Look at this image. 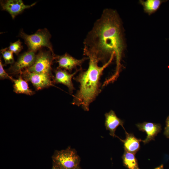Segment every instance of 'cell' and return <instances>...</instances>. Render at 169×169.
Instances as JSON below:
<instances>
[{"instance_id":"cell-22","label":"cell","mask_w":169,"mask_h":169,"mask_svg":"<svg viewBox=\"0 0 169 169\" xmlns=\"http://www.w3.org/2000/svg\"><path fill=\"white\" fill-rule=\"evenodd\" d=\"M153 169H164L163 167V166L162 165H161V166L156 167V168H155Z\"/></svg>"},{"instance_id":"cell-16","label":"cell","mask_w":169,"mask_h":169,"mask_svg":"<svg viewBox=\"0 0 169 169\" xmlns=\"http://www.w3.org/2000/svg\"><path fill=\"white\" fill-rule=\"evenodd\" d=\"M135 154L125 150L122 157L123 162L128 169H140Z\"/></svg>"},{"instance_id":"cell-17","label":"cell","mask_w":169,"mask_h":169,"mask_svg":"<svg viewBox=\"0 0 169 169\" xmlns=\"http://www.w3.org/2000/svg\"><path fill=\"white\" fill-rule=\"evenodd\" d=\"M0 51L4 60L5 64H12L14 63L13 53L8 48L3 49L1 50Z\"/></svg>"},{"instance_id":"cell-14","label":"cell","mask_w":169,"mask_h":169,"mask_svg":"<svg viewBox=\"0 0 169 169\" xmlns=\"http://www.w3.org/2000/svg\"><path fill=\"white\" fill-rule=\"evenodd\" d=\"M20 75L18 79H13V91L17 94H23L31 95L34 94V91L29 89L28 84L25 79Z\"/></svg>"},{"instance_id":"cell-6","label":"cell","mask_w":169,"mask_h":169,"mask_svg":"<svg viewBox=\"0 0 169 169\" xmlns=\"http://www.w3.org/2000/svg\"><path fill=\"white\" fill-rule=\"evenodd\" d=\"M20 74L25 80L30 82L37 90L54 85L51 80L52 75L31 72L27 70L22 71Z\"/></svg>"},{"instance_id":"cell-13","label":"cell","mask_w":169,"mask_h":169,"mask_svg":"<svg viewBox=\"0 0 169 169\" xmlns=\"http://www.w3.org/2000/svg\"><path fill=\"white\" fill-rule=\"evenodd\" d=\"M125 139L124 140L120 139L124 143L125 150L135 154L140 149V142L142 140L136 138L132 134H129L125 131Z\"/></svg>"},{"instance_id":"cell-8","label":"cell","mask_w":169,"mask_h":169,"mask_svg":"<svg viewBox=\"0 0 169 169\" xmlns=\"http://www.w3.org/2000/svg\"><path fill=\"white\" fill-rule=\"evenodd\" d=\"M88 59V57H85L81 59H77L67 53L62 55L55 56V58L58 64L57 68L65 70L69 72L74 69H78L77 67L81 68L83 63Z\"/></svg>"},{"instance_id":"cell-19","label":"cell","mask_w":169,"mask_h":169,"mask_svg":"<svg viewBox=\"0 0 169 169\" xmlns=\"http://www.w3.org/2000/svg\"><path fill=\"white\" fill-rule=\"evenodd\" d=\"M0 78L1 79H8L12 81L13 78L6 72L3 68L1 59L0 60Z\"/></svg>"},{"instance_id":"cell-2","label":"cell","mask_w":169,"mask_h":169,"mask_svg":"<svg viewBox=\"0 0 169 169\" xmlns=\"http://www.w3.org/2000/svg\"><path fill=\"white\" fill-rule=\"evenodd\" d=\"M115 56L113 54L108 62L101 66L98 65L99 62L96 58H88L89 61L87 69L83 70L82 69L79 74L73 78L80 85L79 90L73 96V105L81 106L85 111L89 110L90 105L101 92L100 79L103 71Z\"/></svg>"},{"instance_id":"cell-15","label":"cell","mask_w":169,"mask_h":169,"mask_svg":"<svg viewBox=\"0 0 169 169\" xmlns=\"http://www.w3.org/2000/svg\"><path fill=\"white\" fill-rule=\"evenodd\" d=\"M165 1L162 0H140L139 3L143 6L144 12L150 15L157 11L161 4Z\"/></svg>"},{"instance_id":"cell-21","label":"cell","mask_w":169,"mask_h":169,"mask_svg":"<svg viewBox=\"0 0 169 169\" xmlns=\"http://www.w3.org/2000/svg\"><path fill=\"white\" fill-rule=\"evenodd\" d=\"M52 169H61L57 165L54 163Z\"/></svg>"},{"instance_id":"cell-11","label":"cell","mask_w":169,"mask_h":169,"mask_svg":"<svg viewBox=\"0 0 169 169\" xmlns=\"http://www.w3.org/2000/svg\"><path fill=\"white\" fill-rule=\"evenodd\" d=\"M136 125L140 131H144L146 134V138L142 140L144 144L154 140L156 136L161 130L160 125L151 122H145L137 124Z\"/></svg>"},{"instance_id":"cell-12","label":"cell","mask_w":169,"mask_h":169,"mask_svg":"<svg viewBox=\"0 0 169 169\" xmlns=\"http://www.w3.org/2000/svg\"><path fill=\"white\" fill-rule=\"evenodd\" d=\"M105 125L107 130L110 131V134L113 137H117L115 133L117 127L121 125L124 129L123 126V121L119 118L116 115L115 112L111 110L105 115Z\"/></svg>"},{"instance_id":"cell-9","label":"cell","mask_w":169,"mask_h":169,"mask_svg":"<svg viewBox=\"0 0 169 169\" xmlns=\"http://www.w3.org/2000/svg\"><path fill=\"white\" fill-rule=\"evenodd\" d=\"M36 3L35 2L30 5H26L21 0H7L0 1L2 9L9 13L13 19L25 9L35 5Z\"/></svg>"},{"instance_id":"cell-4","label":"cell","mask_w":169,"mask_h":169,"mask_svg":"<svg viewBox=\"0 0 169 169\" xmlns=\"http://www.w3.org/2000/svg\"><path fill=\"white\" fill-rule=\"evenodd\" d=\"M54 163L61 169H75L79 167L80 161L76 151L70 147L56 151L52 156Z\"/></svg>"},{"instance_id":"cell-5","label":"cell","mask_w":169,"mask_h":169,"mask_svg":"<svg viewBox=\"0 0 169 169\" xmlns=\"http://www.w3.org/2000/svg\"><path fill=\"white\" fill-rule=\"evenodd\" d=\"M55 58V55L51 51H41L36 55L33 64L26 70L31 72L52 75L51 65Z\"/></svg>"},{"instance_id":"cell-18","label":"cell","mask_w":169,"mask_h":169,"mask_svg":"<svg viewBox=\"0 0 169 169\" xmlns=\"http://www.w3.org/2000/svg\"><path fill=\"white\" fill-rule=\"evenodd\" d=\"M8 48L13 53L18 55L22 50L23 48L22 43L18 40L14 43H11Z\"/></svg>"},{"instance_id":"cell-20","label":"cell","mask_w":169,"mask_h":169,"mask_svg":"<svg viewBox=\"0 0 169 169\" xmlns=\"http://www.w3.org/2000/svg\"><path fill=\"white\" fill-rule=\"evenodd\" d=\"M164 134L167 137H169V116L166 120V126L165 129Z\"/></svg>"},{"instance_id":"cell-10","label":"cell","mask_w":169,"mask_h":169,"mask_svg":"<svg viewBox=\"0 0 169 169\" xmlns=\"http://www.w3.org/2000/svg\"><path fill=\"white\" fill-rule=\"evenodd\" d=\"M82 69L81 68L77 69L73 73L70 74L65 70L57 68L54 71L55 76L53 79V82L65 85L68 87L69 92L72 94L75 88L72 81V78Z\"/></svg>"},{"instance_id":"cell-23","label":"cell","mask_w":169,"mask_h":169,"mask_svg":"<svg viewBox=\"0 0 169 169\" xmlns=\"http://www.w3.org/2000/svg\"><path fill=\"white\" fill-rule=\"evenodd\" d=\"M75 169H80L79 168V167Z\"/></svg>"},{"instance_id":"cell-1","label":"cell","mask_w":169,"mask_h":169,"mask_svg":"<svg viewBox=\"0 0 169 169\" xmlns=\"http://www.w3.org/2000/svg\"><path fill=\"white\" fill-rule=\"evenodd\" d=\"M83 44L84 55L95 58L103 65L115 54L116 71L111 78L115 79L119 74L125 47L122 22L117 12L112 9H105L87 34Z\"/></svg>"},{"instance_id":"cell-7","label":"cell","mask_w":169,"mask_h":169,"mask_svg":"<svg viewBox=\"0 0 169 169\" xmlns=\"http://www.w3.org/2000/svg\"><path fill=\"white\" fill-rule=\"evenodd\" d=\"M36 55L35 52L28 51L20 55L18 60L9 68L10 73L13 74H20L27 69L33 64Z\"/></svg>"},{"instance_id":"cell-3","label":"cell","mask_w":169,"mask_h":169,"mask_svg":"<svg viewBox=\"0 0 169 169\" xmlns=\"http://www.w3.org/2000/svg\"><path fill=\"white\" fill-rule=\"evenodd\" d=\"M19 35L24 39L29 51L35 53L42 47H45L55 55L50 41L51 35L47 29H38L35 33L31 35L26 34L23 30H21Z\"/></svg>"}]
</instances>
